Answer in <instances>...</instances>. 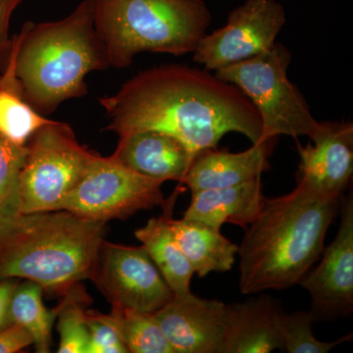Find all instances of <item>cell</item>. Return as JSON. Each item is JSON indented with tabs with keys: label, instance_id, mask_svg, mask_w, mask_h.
Segmentation results:
<instances>
[{
	"label": "cell",
	"instance_id": "6da1fadb",
	"mask_svg": "<svg viewBox=\"0 0 353 353\" xmlns=\"http://www.w3.org/2000/svg\"><path fill=\"white\" fill-rule=\"evenodd\" d=\"M99 104L109 119L106 131L124 137L157 131L182 141L196 157L217 148L228 132H240L252 145L262 139L256 108L233 83L208 70L164 65L132 77Z\"/></svg>",
	"mask_w": 353,
	"mask_h": 353
},
{
	"label": "cell",
	"instance_id": "7a4b0ae2",
	"mask_svg": "<svg viewBox=\"0 0 353 353\" xmlns=\"http://www.w3.org/2000/svg\"><path fill=\"white\" fill-rule=\"evenodd\" d=\"M340 202L301 185L285 196L265 197L239 246L241 292L259 294L299 284L321 257Z\"/></svg>",
	"mask_w": 353,
	"mask_h": 353
},
{
	"label": "cell",
	"instance_id": "3957f363",
	"mask_svg": "<svg viewBox=\"0 0 353 353\" xmlns=\"http://www.w3.org/2000/svg\"><path fill=\"white\" fill-rule=\"evenodd\" d=\"M15 73L26 101L41 115L88 94L85 77L110 67L105 46L94 29L90 0L64 19L26 22L11 38Z\"/></svg>",
	"mask_w": 353,
	"mask_h": 353
},
{
	"label": "cell",
	"instance_id": "277c9868",
	"mask_svg": "<svg viewBox=\"0 0 353 353\" xmlns=\"http://www.w3.org/2000/svg\"><path fill=\"white\" fill-rule=\"evenodd\" d=\"M105 224L66 210L14 213L0 221V281L26 279L66 294L90 278Z\"/></svg>",
	"mask_w": 353,
	"mask_h": 353
},
{
	"label": "cell",
	"instance_id": "5b68a950",
	"mask_svg": "<svg viewBox=\"0 0 353 353\" xmlns=\"http://www.w3.org/2000/svg\"><path fill=\"white\" fill-rule=\"evenodd\" d=\"M110 67L124 69L141 52L181 57L196 50L212 16L203 0H90Z\"/></svg>",
	"mask_w": 353,
	"mask_h": 353
},
{
	"label": "cell",
	"instance_id": "8992f818",
	"mask_svg": "<svg viewBox=\"0 0 353 353\" xmlns=\"http://www.w3.org/2000/svg\"><path fill=\"white\" fill-rule=\"evenodd\" d=\"M292 54L276 43L271 50L225 67L215 75L240 88L252 102L262 121V139L305 136L317 141L326 123L313 117L307 102L289 78Z\"/></svg>",
	"mask_w": 353,
	"mask_h": 353
},
{
	"label": "cell",
	"instance_id": "52a82bcc",
	"mask_svg": "<svg viewBox=\"0 0 353 353\" xmlns=\"http://www.w3.org/2000/svg\"><path fill=\"white\" fill-rule=\"evenodd\" d=\"M26 146L17 212L61 210L65 199L97 153L81 145L68 124L52 120L34 132Z\"/></svg>",
	"mask_w": 353,
	"mask_h": 353
},
{
	"label": "cell",
	"instance_id": "ba28073f",
	"mask_svg": "<svg viewBox=\"0 0 353 353\" xmlns=\"http://www.w3.org/2000/svg\"><path fill=\"white\" fill-rule=\"evenodd\" d=\"M163 183L97 153L65 199L61 210L103 223L127 219L139 211L163 205Z\"/></svg>",
	"mask_w": 353,
	"mask_h": 353
},
{
	"label": "cell",
	"instance_id": "9c48e42d",
	"mask_svg": "<svg viewBox=\"0 0 353 353\" xmlns=\"http://www.w3.org/2000/svg\"><path fill=\"white\" fill-rule=\"evenodd\" d=\"M90 280L112 307L155 313L175 296L143 246L104 240Z\"/></svg>",
	"mask_w": 353,
	"mask_h": 353
},
{
	"label": "cell",
	"instance_id": "30bf717a",
	"mask_svg": "<svg viewBox=\"0 0 353 353\" xmlns=\"http://www.w3.org/2000/svg\"><path fill=\"white\" fill-rule=\"evenodd\" d=\"M285 11L276 0H246L228 17L227 24L204 34L194 61L208 71L245 61L271 50L285 24Z\"/></svg>",
	"mask_w": 353,
	"mask_h": 353
},
{
	"label": "cell",
	"instance_id": "8fae6325",
	"mask_svg": "<svg viewBox=\"0 0 353 353\" xmlns=\"http://www.w3.org/2000/svg\"><path fill=\"white\" fill-rule=\"evenodd\" d=\"M340 226L336 238L323 250L320 264L299 285L311 297L314 322L348 317L353 310V197H341Z\"/></svg>",
	"mask_w": 353,
	"mask_h": 353
},
{
	"label": "cell",
	"instance_id": "7c38bea8",
	"mask_svg": "<svg viewBox=\"0 0 353 353\" xmlns=\"http://www.w3.org/2000/svg\"><path fill=\"white\" fill-rule=\"evenodd\" d=\"M299 157L297 185L341 199L352 179V123L326 122V130L317 141L299 146Z\"/></svg>",
	"mask_w": 353,
	"mask_h": 353
},
{
	"label": "cell",
	"instance_id": "4fadbf2b",
	"mask_svg": "<svg viewBox=\"0 0 353 353\" xmlns=\"http://www.w3.org/2000/svg\"><path fill=\"white\" fill-rule=\"evenodd\" d=\"M227 310L228 304L216 299L174 296L154 316L175 353H220Z\"/></svg>",
	"mask_w": 353,
	"mask_h": 353
},
{
	"label": "cell",
	"instance_id": "5bb4252c",
	"mask_svg": "<svg viewBox=\"0 0 353 353\" xmlns=\"http://www.w3.org/2000/svg\"><path fill=\"white\" fill-rule=\"evenodd\" d=\"M276 139H263L238 153L216 148L203 150L194 158L180 183L194 192L233 187L254 180L271 168L269 157Z\"/></svg>",
	"mask_w": 353,
	"mask_h": 353
},
{
	"label": "cell",
	"instance_id": "9a60e30c",
	"mask_svg": "<svg viewBox=\"0 0 353 353\" xmlns=\"http://www.w3.org/2000/svg\"><path fill=\"white\" fill-rule=\"evenodd\" d=\"M111 157L141 175L164 183L182 182L194 158L182 141L157 131L120 137Z\"/></svg>",
	"mask_w": 353,
	"mask_h": 353
},
{
	"label": "cell",
	"instance_id": "2e32d148",
	"mask_svg": "<svg viewBox=\"0 0 353 353\" xmlns=\"http://www.w3.org/2000/svg\"><path fill=\"white\" fill-rule=\"evenodd\" d=\"M280 301L269 296L228 304L227 327L220 353H269L284 350L279 318Z\"/></svg>",
	"mask_w": 353,
	"mask_h": 353
},
{
	"label": "cell",
	"instance_id": "e0dca14e",
	"mask_svg": "<svg viewBox=\"0 0 353 353\" xmlns=\"http://www.w3.org/2000/svg\"><path fill=\"white\" fill-rule=\"evenodd\" d=\"M183 190L180 183L171 196L165 199L163 213L159 217L152 218L145 227L136 230L134 236L157 265L174 296L180 299H192L196 296L190 290L194 271L176 243L170 227L176 199Z\"/></svg>",
	"mask_w": 353,
	"mask_h": 353
},
{
	"label": "cell",
	"instance_id": "ac0fdd59",
	"mask_svg": "<svg viewBox=\"0 0 353 353\" xmlns=\"http://www.w3.org/2000/svg\"><path fill=\"white\" fill-rule=\"evenodd\" d=\"M265 196L261 176L233 187L192 192V201L183 217L197 221L216 231L223 225L248 228L256 219Z\"/></svg>",
	"mask_w": 353,
	"mask_h": 353
},
{
	"label": "cell",
	"instance_id": "d6986e66",
	"mask_svg": "<svg viewBox=\"0 0 353 353\" xmlns=\"http://www.w3.org/2000/svg\"><path fill=\"white\" fill-rule=\"evenodd\" d=\"M170 227L176 243L199 277L233 268L239 245L228 240L221 231L185 218L176 220L172 217Z\"/></svg>",
	"mask_w": 353,
	"mask_h": 353
},
{
	"label": "cell",
	"instance_id": "ffe728a7",
	"mask_svg": "<svg viewBox=\"0 0 353 353\" xmlns=\"http://www.w3.org/2000/svg\"><path fill=\"white\" fill-rule=\"evenodd\" d=\"M51 120L26 101L15 73V50H10L0 75V136L16 145L25 146L32 134Z\"/></svg>",
	"mask_w": 353,
	"mask_h": 353
},
{
	"label": "cell",
	"instance_id": "44dd1931",
	"mask_svg": "<svg viewBox=\"0 0 353 353\" xmlns=\"http://www.w3.org/2000/svg\"><path fill=\"white\" fill-rule=\"evenodd\" d=\"M43 290L32 281L17 285L11 299L9 316L11 324L19 325L30 334L37 352L48 353L57 309L50 310L44 306Z\"/></svg>",
	"mask_w": 353,
	"mask_h": 353
},
{
	"label": "cell",
	"instance_id": "7402d4cb",
	"mask_svg": "<svg viewBox=\"0 0 353 353\" xmlns=\"http://www.w3.org/2000/svg\"><path fill=\"white\" fill-rule=\"evenodd\" d=\"M119 320L125 345L132 353H175L154 313L112 307Z\"/></svg>",
	"mask_w": 353,
	"mask_h": 353
},
{
	"label": "cell",
	"instance_id": "603a6c76",
	"mask_svg": "<svg viewBox=\"0 0 353 353\" xmlns=\"http://www.w3.org/2000/svg\"><path fill=\"white\" fill-rule=\"evenodd\" d=\"M76 285L65 294L66 297L57 308L59 353H87L90 331L82 303L88 301V296Z\"/></svg>",
	"mask_w": 353,
	"mask_h": 353
},
{
	"label": "cell",
	"instance_id": "cb8c5ba5",
	"mask_svg": "<svg viewBox=\"0 0 353 353\" xmlns=\"http://www.w3.org/2000/svg\"><path fill=\"white\" fill-rule=\"evenodd\" d=\"M313 323L314 320L309 311H297L292 314L283 312L279 318L278 328L284 343V352L327 353L352 339V334H348L334 341L317 340L312 332Z\"/></svg>",
	"mask_w": 353,
	"mask_h": 353
},
{
	"label": "cell",
	"instance_id": "d4e9b609",
	"mask_svg": "<svg viewBox=\"0 0 353 353\" xmlns=\"http://www.w3.org/2000/svg\"><path fill=\"white\" fill-rule=\"evenodd\" d=\"M27 146L14 145L0 136V221L17 212L18 185Z\"/></svg>",
	"mask_w": 353,
	"mask_h": 353
},
{
	"label": "cell",
	"instance_id": "484cf974",
	"mask_svg": "<svg viewBox=\"0 0 353 353\" xmlns=\"http://www.w3.org/2000/svg\"><path fill=\"white\" fill-rule=\"evenodd\" d=\"M85 317L90 331L87 353L129 352L121 332L119 320L112 309L109 314L88 310Z\"/></svg>",
	"mask_w": 353,
	"mask_h": 353
},
{
	"label": "cell",
	"instance_id": "4316f807",
	"mask_svg": "<svg viewBox=\"0 0 353 353\" xmlns=\"http://www.w3.org/2000/svg\"><path fill=\"white\" fill-rule=\"evenodd\" d=\"M32 343V336L19 325L11 324L0 330V353L22 352Z\"/></svg>",
	"mask_w": 353,
	"mask_h": 353
},
{
	"label": "cell",
	"instance_id": "83f0119b",
	"mask_svg": "<svg viewBox=\"0 0 353 353\" xmlns=\"http://www.w3.org/2000/svg\"><path fill=\"white\" fill-rule=\"evenodd\" d=\"M21 2L22 0H0V57L6 58V61L11 46V18Z\"/></svg>",
	"mask_w": 353,
	"mask_h": 353
},
{
	"label": "cell",
	"instance_id": "f1b7e54d",
	"mask_svg": "<svg viewBox=\"0 0 353 353\" xmlns=\"http://www.w3.org/2000/svg\"><path fill=\"white\" fill-rule=\"evenodd\" d=\"M16 287L17 284L12 281H0V330L6 329L11 325L9 309Z\"/></svg>",
	"mask_w": 353,
	"mask_h": 353
}]
</instances>
